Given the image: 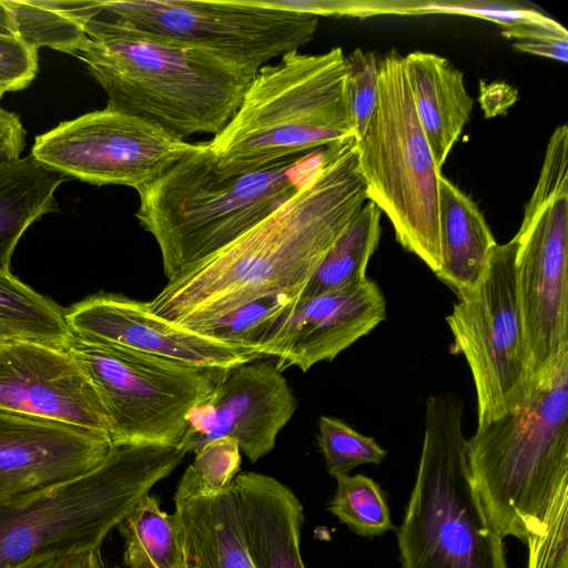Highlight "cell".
I'll return each mask as SVG.
<instances>
[{
	"mask_svg": "<svg viewBox=\"0 0 568 568\" xmlns=\"http://www.w3.org/2000/svg\"><path fill=\"white\" fill-rule=\"evenodd\" d=\"M367 201L355 141L328 148L291 199L220 251L168 280L148 302L149 310L192 329L256 297L302 292Z\"/></svg>",
	"mask_w": 568,
	"mask_h": 568,
	"instance_id": "cell-1",
	"label": "cell"
},
{
	"mask_svg": "<svg viewBox=\"0 0 568 568\" xmlns=\"http://www.w3.org/2000/svg\"><path fill=\"white\" fill-rule=\"evenodd\" d=\"M467 459L485 517L528 545L568 517V351L535 376L527 399L478 426Z\"/></svg>",
	"mask_w": 568,
	"mask_h": 568,
	"instance_id": "cell-2",
	"label": "cell"
},
{
	"mask_svg": "<svg viewBox=\"0 0 568 568\" xmlns=\"http://www.w3.org/2000/svg\"><path fill=\"white\" fill-rule=\"evenodd\" d=\"M71 55L108 95L106 106L184 140L217 135L232 120L257 69L214 52L94 21Z\"/></svg>",
	"mask_w": 568,
	"mask_h": 568,
	"instance_id": "cell-3",
	"label": "cell"
},
{
	"mask_svg": "<svg viewBox=\"0 0 568 568\" xmlns=\"http://www.w3.org/2000/svg\"><path fill=\"white\" fill-rule=\"evenodd\" d=\"M339 47L291 51L255 74L227 125L207 143L216 171L235 175L354 140Z\"/></svg>",
	"mask_w": 568,
	"mask_h": 568,
	"instance_id": "cell-4",
	"label": "cell"
},
{
	"mask_svg": "<svg viewBox=\"0 0 568 568\" xmlns=\"http://www.w3.org/2000/svg\"><path fill=\"white\" fill-rule=\"evenodd\" d=\"M307 156L224 175L216 171L207 144H197L138 190L135 217L156 241L168 280L220 251L291 199L307 178H294Z\"/></svg>",
	"mask_w": 568,
	"mask_h": 568,
	"instance_id": "cell-5",
	"label": "cell"
},
{
	"mask_svg": "<svg viewBox=\"0 0 568 568\" xmlns=\"http://www.w3.org/2000/svg\"><path fill=\"white\" fill-rule=\"evenodd\" d=\"M187 453L180 446L113 445L94 470L21 498L0 501V568L39 555L101 549L108 534Z\"/></svg>",
	"mask_w": 568,
	"mask_h": 568,
	"instance_id": "cell-6",
	"label": "cell"
},
{
	"mask_svg": "<svg viewBox=\"0 0 568 568\" xmlns=\"http://www.w3.org/2000/svg\"><path fill=\"white\" fill-rule=\"evenodd\" d=\"M466 444L462 399L429 396L417 475L396 532L402 568H508L475 491Z\"/></svg>",
	"mask_w": 568,
	"mask_h": 568,
	"instance_id": "cell-7",
	"label": "cell"
},
{
	"mask_svg": "<svg viewBox=\"0 0 568 568\" xmlns=\"http://www.w3.org/2000/svg\"><path fill=\"white\" fill-rule=\"evenodd\" d=\"M378 69L376 106L355 141L367 199L390 221L397 242L437 273L442 173L415 111L404 55L388 52Z\"/></svg>",
	"mask_w": 568,
	"mask_h": 568,
	"instance_id": "cell-8",
	"label": "cell"
},
{
	"mask_svg": "<svg viewBox=\"0 0 568 568\" xmlns=\"http://www.w3.org/2000/svg\"><path fill=\"white\" fill-rule=\"evenodd\" d=\"M93 386L113 445L180 446L191 412L225 369L72 337L65 348Z\"/></svg>",
	"mask_w": 568,
	"mask_h": 568,
	"instance_id": "cell-9",
	"label": "cell"
},
{
	"mask_svg": "<svg viewBox=\"0 0 568 568\" xmlns=\"http://www.w3.org/2000/svg\"><path fill=\"white\" fill-rule=\"evenodd\" d=\"M89 21L207 50L258 70L308 43L318 17L248 0H99Z\"/></svg>",
	"mask_w": 568,
	"mask_h": 568,
	"instance_id": "cell-10",
	"label": "cell"
},
{
	"mask_svg": "<svg viewBox=\"0 0 568 568\" xmlns=\"http://www.w3.org/2000/svg\"><path fill=\"white\" fill-rule=\"evenodd\" d=\"M568 154L546 150L521 225L516 284L531 381L568 351Z\"/></svg>",
	"mask_w": 568,
	"mask_h": 568,
	"instance_id": "cell-11",
	"label": "cell"
},
{
	"mask_svg": "<svg viewBox=\"0 0 568 568\" xmlns=\"http://www.w3.org/2000/svg\"><path fill=\"white\" fill-rule=\"evenodd\" d=\"M517 248L515 237L496 244L481 282L458 298L446 318L473 375L478 426L520 406L531 387L517 297Z\"/></svg>",
	"mask_w": 568,
	"mask_h": 568,
	"instance_id": "cell-12",
	"label": "cell"
},
{
	"mask_svg": "<svg viewBox=\"0 0 568 568\" xmlns=\"http://www.w3.org/2000/svg\"><path fill=\"white\" fill-rule=\"evenodd\" d=\"M196 146L142 118L106 106L38 135L30 154L68 178L138 191Z\"/></svg>",
	"mask_w": 568,
	"mask_h": 568,
	"instance_id": "cell-13",
	"label": "cell"
},
{
	"mask_svg": "<svg viewBox=\"0 0 568 568\" xmlns=\"http://www.w3.org/2000/svg\"><path fill=\"white\" fill-rule=\"evenodd\" d=\"M296 408L297 399L275 364L244 363L225 369L214 392L191 412L180 447L195 454L205 443L229 437L255 463L274 448Z\"/></svg>",
	"mask_w": 568,
	"mask_h": 568,
	"instance_id": "cell-14",
	"label": "cell"
},
{
	"mask_svg": "<svg viewBox=\"0 0 568 568\" xmlns=\"http://www.w3.org/2000/svg\"><path fill=\"white\" fill-rule=\"evenodd\" d=\"M71 334L190 365L229 369L260 359L257 347L234 345L153 314L148 302L120 294H97L64 311Z\"/></svg>",
	"mask_w": 568,
	"mask_h": 568,
	"instance_id": "cell-15",
	"label": "cell"
},
{
	"mask_svg": "<svg viewBox=\"0 0 568 568\" xmlns=\"http://www.w3.org/2000/svg\"><path fill=\"white\" fill-rule=\"evenodd\" d=\"M105 434L0 409V501L68 483L102 465Z\"/></svg>",
	"mask_w": 568,
	"mask_h": 568,
	"instance_id": "cell-16",
	"label": "cell"
},
{
	"mask_svg": "<svg viewBox=\"0 0 568 568\" xmlns=\"http://www.w3.org/2000/svg\"><path fill=\"white\" fill-rule=\"evenodd\" d=\"M0 409L109 436L101 402L67 349L28 339L0 346Z\"/></svg>",
	"mask_w": 568,
	"mask_h": 568,
	"instance_id": "cell-17",
	"label": "cell"
},
{
	"mask_svg": "<svg viewBox=\"0 0 568 568\" xmlns=\"http://www.w3.org/2000/svg\"><path fill=\"white\" fill-rule=\"evenodd\" d=\"M385 318V298L373 281L328 291L297 303L280 333L263 346V355L276 357L281 372L291 366L307 372L333 361Z\"/></svg>",
	"mask_w": 568,
	"mask_h": 568,
	"instance_id": "cell-18",
	"label": "cell"
},
{
	"mask_svg": "<svg viewBox=\"0 0 568 568\" xmlns=\"http://www.w3.org/2000/svg\"><path fill=\"white\" fill-rule=\"evenodd\" d=\"M253 568H305L301 556L303 506L274 477L245 471L233 481Z\"/></svg>",
	"mask_w": 568,
	"mask_h": 568,
	"instance_id": "cell-19",
	"label": "cell"
},
{
	"mask_svg": "<svg viewBox=\"0 0 568 568\" xmlns=\"http://www.w3.org/2000/svg\"><path fill=\"white\" fill-rule=\"evenodd\" d=\"M173 500L186 568H253L233 485L207 494L187 467Z\"/></svg>",
	"mask_w": 568,
	"mask_h": 568,
	"instance_id": "cell-20",
	"label": "cell"
},
{
	"mask_svg": "<svg viewBox=\"0 0 568 568\" xmlns=\"http://www.w3.org/2000/svg\"><path fill=\"white\" fill-rule=\"evenodd\" d=\"M415 111L437 170L469 120L474 100L464 74L435 53L414 51L404 57Z\"/></svg>",
	"mask_w": 568,
	"mask_h": 568,
	"instance_id": "cell-21",
	"label": "cell"
},
{
	"mask_svg": "<svg viewBox=\"0 0 568 568\" xmlns=\"http://www.w3.org/2000/svg\"><path fill=\"white\" fill-rule=\"evenodd\" d=\"M438 184L440 266L435 274L459 298L481 282L497 243L476 203L443 174Z\"/></svg>",
	"mask_w": 568,
	"mask_h": 568,
	"instance_id": "cell-22",
	"label": "cell"
},
{
	"mask_svg": "<svg viewBox=\"0 0 568 568\" xmlns=\"http://www.w3.org/2000/svg\"><path fill=\"white\" fill-rule=\"evenodd\" d=\"M69 178L31 154L0 161V273L27 229L57 210L55 191Z\"/></svg>",
	"mask_w": 568,
	"mask_h": 568,
	"instance_id": "cell-23",
	"label": "cell"
},
{
	"mask_svg": "<svg viewBox=\"0 0 568 568\" xmlns=\"http://www.w3.org/2000/svg\"><path fill=\"white\" fill-rule=\"evenodd\" d=\"M17 39L38 52L48 47L71 54L88 38L85 26L97 13L98 0H4Z\"/></svg>",
	"mask_w": 568,
	"mask_h": 568,
	"instance_id": "cell-24",
	"label": "cell"
},
{
	"mask_svg": "<svg viewBox=\"0 0 568 568\" xmlns=\"http://www.w3.org/2000/svg\"><path fill=\"white\" fill-rule=\"evenodd\" d=\"M381 210L367 201L327 251L297 303L328 291L361 284L381 237Z\"/></svg>",
	"mask_w": 568,
	"mask_h": 568,
	"instance_id": "cell-25",
	"label": "cell"
},
{
	"mask_svg": "<svg viewBox=\"0 0 568 568\" xmlns=\"http://www.w3.org/2000/svg\"><path fill=\"white\" fill-rule=\"evenodd\" d=\"M116 527L126 568H186L179 520L161 509L154 495L143 496Z\"/></svg>",
	"mask_w": 568,
	"mask_h": 568,
	"instance_id": "cell-26",
	"label": "cell"
},
{
	"mask_svg": "<svg viewBox=\"0 0 568 568\" xmlns=\"http://www.w3.org/2000/svg\"><path fill=\"white\" fill-rule=\"evenodd\" d=\"M0 337L65 349L73 335L64 311L9 272L0 273Z\"/></svg>",
	"mask_w": 568,
	"mask_h": 568,
	"instance_id": "cell-27",
	"label": "cell"
},
{
	"mask_svg": "<svg viewBox=\"0 0 568 568\" xmlns=\"http://www.w3.org/2000/svg\"><path fill=\"white\" fill-rule=\"evenodd\" d=\"M302 292H281L256 297L192 331L223 342L257 347L273 339L292 316Z\"/></svg>",
	"mask_w": 568,
	"mask_h": 568,
	"instance_id": "cell-28",
	"label": "cell"
},
{
	"mask_svg": "<svg viewBox=\"0 0 568 568\" xmlns=\"http://www.w3.org/2000/svg\"><path fill=\"white\" fill-rule=\"evenodd\" d=\"M329 511L353 532L363 537L381 536L394 529L386 498L369 477L357 474L337 476Z\"/></svg>",
	"mask_w": 568,
	"mask_h": 568,
	"instance_id": "cell-29",
	"label": "cell"
},
{
	"mask_svg": "<svg viewBox=\"0 0 568 568\" xmlns=\"http://www.w3.org/2000/svg\"><path fill=\"white\" fill-rule=\"evenodd\" d=\"M318 445L326 469L335 478L364 464L379 465L387 455L374 438L364 436L341 419L328 416H321L318 419Z\"/></svg>",
	"mask_w": 568,
	"mask_h": 568,
	"instance_id": "cell-30",
	"label": "cell"
},
{
	"mask_svg": "<svg viewBox=\"0 0 568 568\" xmlns=\"http://www.w3.org/2000/svg\"><path fill=\"white\" fill-rule=\"evenodd\" d=\"M344 97L351 116L354 141L365 133L374 113L377 94L379 61L375 53L359 48L345 55Z\"/></svg>",
	"mask_w": 568,
	"mask_h": 568,
	"instance_id": "cell-31",
	"label": "cell"
},
{
	"mask_svg": "<svg viewBox=\"0 0 568 568\" xmlns=\"http://www.w3.org/2000/svg\"><path fill=\"white\" fill-rule=\"evenodd\" d=\"M241 466L237 443L221 437L205 443L189 467L200 488L207 494H217L232 487Z\"/></svg>",
	"mask_w": 568,
	"mask_h": 568,
	"instance_id": "cell-32",
	"label": "cell"
},
{
	"mask_svg": "<svg viewBox=\"0 0 568 568\" xmlns=\"http://www.w3.org/2000/svg\"><path fill=\"white\" fill-rule=\"evenodd\" d=\"M444 12L478 17L499 23L503 28L518 24H536L544 27L557 34L568 37L567 30L557 21L535 10L494 7V6H464L444 3H420L415 13Z\"/></svg>",
	"mask_w": 568,
	"mask_h": 568,
	"instance_id": "cell-33",
	"label": "cell"
},
{
	"mask_svg": "<svg viewBox=\"0 0 568 568\" xmlns=\"http://www.w3.org/2000/svg\"><path fill=\"white\" fill-rule=\"evenodd\" d=\"M38 71V52L17 39L0 37V83L12 91L27 88Z\"/></svg>",
	"mask_w": 568,
	"mask_h": 568,
	"instance_id": "cell-34",
	"label": "cell"
},
{
	"mask_svg": "<svg viewBox=\"0 0 568 568\" xmlns=\"http://www.w3.org/2000/svg\"><path fill=\"white\" fill-rule=\"evenodd\" d=\"M18 568H103L101 549L73 548L39 555Z\"/></svg>",
	"mask_w": 568,
	"mask_h": 568,
	"instance_id": "cell-35",
	"label": "cell"
},
{
	"mask_svg": "<svg viewBox=\"0 0 568 568\" xmlns=\"http://www.w3.org/2000/svg\"><path fill=\"white\" fill-rule=\"evenodd\" d=\"M26 130L14 112L0 108V161L21 156Z\"/></svg>",
	"mask_w": 568,
	"mask_h": 568,
	"instance_id": "cell-36",
	"label": "cell"
},
{
	"mask_svg": "<svg viewBox=\"0 0 568 568\" xmlns=\"http://www.w3.org/2000/svg\"><path fill=\"white\" fill-rule=\"evenodd\" d=\"M517 90L505 82L480 81L479 103L486 118L503 114L517 101Z\"/></svg>",
	"mask_w": 568,
	"mask_h": 568,
	"instance_id": "cell-37",
	"label": "cell"
},
{
	"mask_svg": "<svg viewBox=\"0 0 568 568\" xmlns=\"http://www.w3.org/2000/svg\"><path fill=\"white\" fill-rule=\"evenodd\" d=\"M513 47L520 52L554 59L564 63L568 61V38L515 40Z\"/></svg>",
	"mask_w": 568,
	"mask_h": 568,
	"instance_id": "cell-38",
	"label": "cell"
},
{
	"mask_svg": "<svg viewBox=\"0 0 568 568\" xmlns=\"http://www.w3.org/2000/svg\"><path fill=\"white\" fill-rule=\"evenodd\" d=\"M0 37L17 39L16 28L13 24L11 12L7 7L4 0H0Z\"/></svg>",
	"mask_w": 568,
	"mask_h": 568,
	"instance_id": "cell-39",
	"label": "cell"
},
{
	"mask_svg": "<svg viewBox=\"0 0 568 568\" xmlns=\"http://www.w3.org/2000/svg\"><path fill=\"white\" fill-rule=\"evenodd\" d=\"M8 91H12L11 87L7 85V84H2L0 83V101L3 97V94Z\"/></svg>",
	"mask_w": 568,
	"mask_h": 568,
	"instance_id": "cell-40",
	"label": "cell"
},
{
	"mask_svg": "<svg viewBox=\"0 0 568 568\" xmlns=\"http://www.w3.org/2000/svg\"><path fill=\"white\" fill-rule=\"evenodd\" d=\"M4 342H6V341H4L2 337H0V346H1V345H2V343H4Z\"/></svg>",
	"mask_w": 568,
	"mask_h": 568,
	"instance_id": "cell-41",
	"label": "cell"
}]
</instances>
